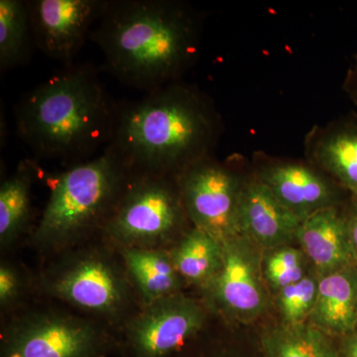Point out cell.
I'll use <instances>...</instances> for the list:
<instances>
[{"mask_svg": "<svg viewBox=\"0 0 357 357\" xmlns=\"http://www.w3.org/2000/svg\"><path fill=\"white\" fill-rule=\"evenodd\" d=\"M103 68L122 84L152 93L177 83L197 54L198 21L169 0H107L89 36Z\"/></svg>", "mask_w": 357, "mask_h": 357, "instance_id": "cell-1", "label": "cell"}, {"mask_svg": "<svg viewBox=\"0 0 357 357\" xmlns=\"http://www.w3.org/2000/svg\"><path fill=\"white\" fill-rule=\"evenodd\" d=\"M121 105L91 65L64 67L15 105L16 129L36 160L70 166L91 159L114 139Z\"/></svg>", "mask_w": 357, "mask_h": 357, "instance_id": "cell-2", "label": "cell"}, {"mask_svg": "<svg viewBox=\"0 0 357 357\" xmlns=\"http://www.w3.org/2000/svg\"><path fill=\"white\" fill-rule=\"evenodd\" d=\"M218 119L197 89L174 83L121 105L109 147L133 176L176 178L210 157Z\"/></svg>", "mask_w": 357, "mask_h": 357, "instance_id": "cell-3", "label": "cell"}, {"mask_svg": "<svg viewBox=\"0 0 357 357\" xmlns=\"http://www.w3.org/2000/svg\"><path fill=\"white\" fill-rule=\"evenodd\" d=\"M131 178L109 146L95 158L47 178L50 195L26 246L42 263L102 237Z\"/></svg>", "mask_w": 357, "mask_h": 357, "instance_id": "cell-4", "label": "cell"}, {"mask_svg": "<svg viewBox=\"0 0 357 357\" xmlns=\"http://www.w3.org/2000/svg\"><path fill=\"white\" fill-rule=\"evenodd\" d=\"M36 281L40 298L70 307L116 335L142 309L121 252L102 237L39 263Z\"/></svg>", "mask_w": 357, "mask_h": 357, "instance_id": "cell-5", "label": "cell"}, {"mask_svg": "<svg viewBox=\"0 0 357 357\" xmlns=\"http://www.w3.org/2000/svg\"><path fill=\"white\" fill-rule=\"evenodd\" d=\"M117 345L107 326L44 298L0 321V357H109Z\"/></svg>", "mask_w": 357, "mask_h": 357, "instance_id": "cell-6", "label": "cell"}, {"mask_svg": "<svg viewBox=\"0 0 357 357\" xmlns=\"http://www.w3.org/2000/svg\"><path fill=\"white\" fill-rule=\"evenodd\" d=\"M192 227L176 178L132 175L102 237L117 248L168 250Z\"/></svg>", "mask_w": 357, "mask_h": 357, "instance_id": "cell-7", "label": "cell"}, {"mask_svg": "<svg viewBox=\"0 0 357 357\" xmlns=\"http://www.w3.org/2000/svg\"><path fill=\"white\" fill-rule=\"evenodd\" d=\"M222 243L220 269L198 297L225 325H248L271 306V294L263 278V251L243 236Z\"/></svg>", "mask_w": 357, "mask_h": 357, "instance_id": "cell-8", "label": "cell"}, {"mask_svg": "<svg viewBox=\"0 0 357 357\" xmlns=\"http://www.w3.org/2000/svg\"><path fill=\"white\" fill-rule=\"evenodd\" d=\"M198 296L177 294L143 307L117 335L119 357H177L210 326Z\"/></svg>", "mask_w": 357, "mask_h": 357, "instance_id": "cell-9", "label": "cell"}, {"mask_svg": "<svg viewBox=\"0 0 357 357\" xmlns=\"http://www.w3.org/2000/svg\"><path fill=\"white\" fill-rule=\"evenodd\" d=\"M190 222L220 243L241 236L238 208L243 180L210 157L176 177Z\"/></svg>", "mask_w": 357, "mask_h": 357, "instance_id": "cell-10", "label": "cell"}, {"mask_svg": "<svg viewBox=\"0 0 357 357\" xmlns=\"http://www.w3.org/2000/svg\"><path fill=\"white\" fill-rule=\"evenodd\" d=\"M26 3L35 45L47 57L70 67L91 36L107 0H31Z\"/></svg>", "mask_w": 357, "mask_h": 357, "instance_id": "cell-11", "label": "cell"}, {"mask_svg": "<svg viewBox=\"0 0 357 357\" xmlns=\"http://www.w3.org/2000/svg\"><path fill=\"white\" fill-rule=\"evenodd\" d=\"M301 222L259 178L243 183L238 208L239 232L262 251L297 243Z\"/></svg>", "mask_w": 357, "mask_h": 357, "instance_id": "cell-12", "label": "cell"}, {"mask_svg": "<svg viewBox=\"0 0 357 357\" xmlns=\"http://www.w3.org/2000/svg\"><path fill=\"white\" fill-rule=\"evenodd\" d=\"M259 180L302 222L317 211L337 206L338 194L332 183L302 164L267 167L260 172Z\"/></svg>", "mask_w": 357, "mask_h": 357, "instance_id": "cell-13", "label": "cell"}, {"mask_svg": "<svg viewBox=\"0 0 357 357\" xmlns=\"http://www.w3.org/2000/svg\"><path fill=\"white\" fill-rule=\"evenodd\" d=\"M38 163L26 159L0 185V255H16L27 245L37 220L33 206V185L40 178Z\"/></svg>", "mask_w": 357, "mask_h": 357, "instance_id": "cell-14", "label": "cell"}, {"mask_svg": "<svg viewBox=\"0 0 357 357\" xmlns=\"http://www.w3.org/2000/svg\"><path fill=\"white\" fill-rule=\"evenodd\" d=\"M297 243L319 276L356 264L347 218L337 206L317 211L301 222Z\"/></svg>", "mask_w": 357, "mask_h": 357, "instance_id": "cell-15", "label": "cell"}, {"mask_svg": "<svg viewBox=\"0 0 357 357\" xmlns=\"http://www.w3.org/2000/svg\"><path fill=\"white\" fill-rule=\"evenodd\" d=\"M357 264L319 276V292L307 323L326 335L344 337L357 328Z\"/></svg>", "mask_w": 357, "mask_h": 357, "instance_id": "cell-16", "label": "cell"}, {"mask_svg": "<svg viewBox=\"0 0 357 357\" xmlns=\"http://www.w3.org/2000/svg\"><path fill=\"white\" fill-rule=\"evenodd\" d=\"M117 249L142 307L187 292V286L174 266L167 249Z\"/></svg>", "mask_w": 357, "mask_h": 357, "instance_id": "cell-17", "label": "cell"}, {"mask_svg": "<svg viewBox=\"0 0 357 357\" xmlns=\"http://www.w3.org/2000/svg\"><path fill=\"white\" fill-rule=\"evenodd\" d=\"M174 266L187 288L198 293L220 267L222 243L204 230L192 227L168 249Z\"/></svg>", "mask_w": 357, "mask_h": 357, "instance_id": "cell-18", "label": "cell"}, {"mask_svg": "<svg viewBox=\"0 0 357 357\" xmlns=\"http://www.w3.org/2000/svg\"><path fill=\"white\" fill-rule=\"evenodd\" d=\"M263 357H342L330 335L311 324L270 326L260 337Z\"/></svg>", "mask_w": 357, "mask_h": 357, "instance_id": "cell-19", "label": "cell"}, {"mask_svg": "<svg viewBox=\"0 0 357 357\" xmlns=\"http://www.w3.org/2000/svg\"><path fill=\"white\" fill-rule=\"evenodd\" d=\"M314 161L357 198V123L328 131L316 143Z\"/></svg>", "mask_w": 357, "mask_h": 357, "instance_id": "cell-20", "label": "cell"}, {"mask_svg": "<svg viewBox=\"0 0 357 357\" xmlns=\"http://www.w3.org/2000/svg\"><path fill=\"white\" fill-rule=\"evenodd\" d=\"M33 44L27 3L23 0H0V69H13L29 59Z\"/></svg>", "mask_w": 357, "mask_h": 357, "instance_id": "cell-21", "label": "cell"}, {"mask_svg": "<svg viewBox=\"0 0 357 357\" xmlns=\"http://www.w3.org/2000/svg\"><path fill=\"white\" fill-rule=\"evenodd\" d=\"M36 270L15 255H0V321L39 299Z\"/></svg>", "mask_w": 357, "mask_h": 357, "instance_id": "cell-22", "label": "cell"}, {"mask_svg": "<svg viewBox=\"0 0 357 357\" xmlns=\"http://www.w3.org/2000/svg\"><path fill=\"white\" fill-rule=\"evenodd\" d=\"M312 269L302 249L292 244L263 251V278L272 296L302 280Z\"/></svg>", "mask_w": 357, "mask_h": 357, "instance_id": "cell-23", "label": "cell"}, {"mask_svg": "<svg viewBox=\"0 0 357 357\" xmlns=\"http://www.w3.org/2000/svg\"><path fill=\"white\" fill-rule=\"evenodd\" d=\"M319 282V275L312 269L302 280L272 296L282 324L299 325L309 321L318 297Z\"/></svg>", "mask_w": 357, "mask_h": 357, "instance_id": "cell-24", "label": "cell"}, {"mask_svg": "<svg viewBox=\"0 0 357 357\" xmlns=\"http://www.w3.org/2000/svg\"><path fill=\"white\" fill-rule=\"evenodd\" d=\"M347 227H349V239H351L354 259L357 264V199L354 202L351 213L347 217Z\"/></svg>", "mask_w": 357, "mask_h": 357, "instance_id": "cell-25", "label": "cell"}, {"mask_svg": "<svg viewBox=\"0 0 357 357\" xmlns=\"http://www.w3.org/2000/svg\"><path fill=\"white\" fill-rule=\"evenodd\" d=\"M340 351L342 357H357V328L351 335L342 337Z\"/></svg>", "mask_w": 357, "mask_h": 357, "instance_id": "cell-26", "label": "cell"}, {"mask_svg": "<svg viewBox=\"0 0 357 357\" xmlns=\"http://www.w3.org/2000/svg\"><path fill=\"white\" fill-rule=\"evenodd\" d=\"M345 89L351 96V100L356 102L357 105V58L356 63L349 70L347 75V82H345Z\"/></svg>", "mask_w": 357, "mask_h": 357, "instance_id": "cell-27", "label": "cell"}, {"mask_svg": "<svg viewBox=\"0 0 357 357\" xmlns=\"http://www.w3.org/2000/svg\"><path fill=\"white\" fill-rule=\"evenodd\" d=\"M356 318H357V305H356Z\"/></svg>", "mask_w": 357, "mask_h": 357, "instance_id": "cell-28", "label": "cell"}]
</instances>
